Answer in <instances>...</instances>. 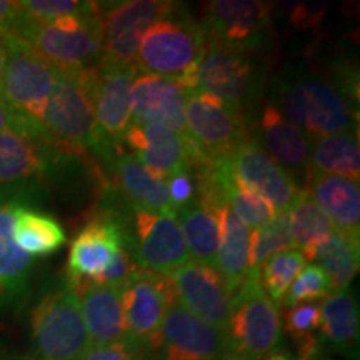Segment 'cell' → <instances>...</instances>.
Instances as JSON below:
<instances>
[{"mask_svg": "<svg viewBox=\"0 0 360 360\" xmlns=\"http://www.w3.org/2000/svg\"><path fill=\"white\" fill-rule=\"evenodd\" d=\"M274 105L312 139L355 132L359 124L354 75L285 70L274 87Z\"/></svg>", "mask_w": 360, "mask_h": 360, "instance_id": "1", "label": "cell"}, {"mask_svg": "<svg viewBox=\"0 0 360 360\" xmlns=\"http://www.w3.org/2000/svg\"><path fill=\"white\" fill-rule=\"evenodd\" d=\"M92 70L57 72L44 117V135L45 143L58 154H94L107 165L119 146L110 142L97 124L90 97Z\"/></svg>", "mask_w": 360, "mask_h": 360, "instance_id": "2", "label": "cell"}, {"mask_svg": "<svg viewBox=\"0 0 360 360\" xmlns=\"http://www.w3.org/2000/svg\"><path fill=\"white\" fill-rule=\"evenodd\" d=\"M205 45L200 22L188 17L186 8L177 4L172 12L150 25L139 44L134 64L142 74L175 79L191 94Z\"/></svg>", "mask_w": 360, "mask_h": 360, "instance_id": "3", "label": "cell"}, {"mask_svg": "<svg viewBox=\"0 0 360 360\" xmlns=\"http://www.w3.org/2000/svg\"><path fill=\"white\" fill-rule=\"evenodd\" d=\"M0 37L7 51L2 102L17 119L22 134L45 143L44 117L58 70L15 35Z\"/></svg>", "mask_w": 360, "mask_h": 360, "instance_id": "4", "label": "cell"}, {"mask_svg": "<svg viewBox=\"0 0 360 360\" xmlns=\"http://www.w3.org/2000/svg\"><path fill=\"white\" fill-rule=\"evenodd\" d=\"M12 35L24 40L58 72L96 69L102 60L98 6L92 13L64 17L53 22H35L25 13Z\"/></svg>", "mask_w": 360, "mask_h": 360, "instance_id": "5", "label": "cell"}, {"mask_svg": "<svg viewBox=\"0 0 360 360\" xmlns=\"http://www.w3.org/2000/svg\"><path fill=\"white\" fill-rule=\"evenodd\" d=\"M39 360H79L92 347L79 297L69 282L47 292L30 317Z\"/></svg>", "mask_w": 360, "mask_h": 360, "instance_id": "6", "label": "cell"}, {"mask_svg": "<svg viewBox=\"0 0 360 360\" xmlns=\"http://www.w3.org/2000/svg\"><path fill=\"white\" fill-rule=\"evenodd\" d=\"M281 335L282 322L277 305L260 285L259 270H250L232 297L227 327L229 355L237 360H264L276 352Z\"/></svg>", "mask_w": 360, "mask_h": 360, "instance_id": "7", "label": "cell"}, {"mask_svg": "<svg viewBox=\"0 0 360 360\" xmlns=\"http://www.w3.org/2000/svg\"><path fill=\"white\" fill-rule=\"evenodd\" d=\"M193 92L212 94L245 115L262 92V70L252 52L207 42L193 75Z\"/></svg>", "mask_w": 360, "mask_h": 360, "instance_id": "8", "label": "cell"}, {"mask_svg": "<svg viewBox=\"0 0 360 360\" xmlns=\"http://www.w3.org/2000/svg\"><path fill=\"white\" fill-rule=\"evenodd\" d=\"M247 117L205 92H191L186 102L187 137L207 160L229 159L249 137Z\"/></svg>", "mask_w": 360, "mask_h": 360, "instance_id": "9", "label": "cell"}, {"mask_svg": "<svg viewBox=\"0 0 360 360\" xmlns=\"http://www.w3.org/2000/svg\"><path fill=\"white\" fill-rule=\"evenodd\" d=\"M177 2L169 0H125L98 4L102 60L134 64L139 44L150 25L170 13Z\"/></svg>", "mask_w": 360, "mask_h": 360, "instance_id": "10", "label": "cell"}, {"mask_svg": "<svg viewBox=\"0 0 360 360\" xmlns=\"http://www.w3.org/2000/svg\"><path fill=\"white\" fill-rule=\"evenodd\" d=\"M175 292L170 277L139 270L120 287L125 328L130 340L148 350L159 349L160 328Z\"/></svg>", "mask_w": 360, "mask_h": 360, "instance_id": "11", "label": "cell"}, {"mask_svg": "<svg viewBox=\"0 0 360 360\" xmlns=\"http://www.w3.org/2000/svg\"><path fill=\"white\" fill-rule=\"evenodd\" d=\"M207 42H220L255 53L267 39L272 6L257 0H212L202 7Z\"/></svg>", "mask_w": 360, "mask_h": 360, "instance_id": "12", "label": "cell"}, {"mask_svg": "<svg viewBox=\"0 0 360 360\" xmlns=\"http://www.w3.org/2000/svg\"><path fill=\"white\" fill-rule=\"evenodd\" d=\"M130 250L142 270L170 277L191 262L186 240L174 214L134 212Z\"/></svg>", "mask_w": 360, "mask_h": 360, "instance_id": "13", "label": "cell"}, {"mask_svg": "<svg viewBox=\"0 0 360 360\" xmlns=\"http://www.w3.org/2000/svg\"><path fill=\"white\" fill-rule=\"evenodd\" d=\"M39 191H0V312L22 309L30 294L35 262L13 242L12 220L15 207L20 202H32Z\"/></svg>", "mask_w": 360, "mask_h": 360, "instance_id": "14", "label": "cell"}, {"mask_svg": "<svg viewBox=\"0 0 360 360\" xmlns=\"http://www.w3.org/2000/svg\"><path fill=\"white\" fill-rule=\"evenodd\" d=\"M175 299L192 315L227 335L232 292L215 267L188 262L170 276Z\"/></svg>", "mask_w": 360, "mask_h": 360, "instance_id": "15", "label": "cell"}, {"mask_svg": "<svg viewBox=\"0 0 360 360\" xmlns=\"http://www.w3.org/2000/svg\"><path fill=\"white\" fill-rule=\"evenodd\" d=\"M157 350H160V360H225L229 340L174 300L162 322Z\"/></svg>", "mask_w": 360, "mask_h": 360, "instance_id": "16", "label": "cell"}, {"mask_svg": "<svg viewBox=\"0 0 360 360\" xmlns=\"http://www.w3.org/2000/svg\"><path fill=\"white\" fill-rule=\"evenodd\" d=\"M137 74L135 64H112L101 60L90 75V97L97 124L102 134L117 146L124 141V135L132 122L130 90Z\"/></svg>", "mask_w": 360, "mask_h": 360, "instance_id": "17", "label": "cell"}, {"mask_svg": "<svg viewBox=\"0 0 360 360\" xmlns=\"http://www.w3.org/2000/svg\"><path fill=\"white\" fill-rule=\"evenodd\" d=\"M229 160L236 179L267 200L276 212H287L302 193L294 177L265 154L254 139L238 146Z\"/></svg>", "mask_w": 360, "mask_h": 360, "instance_id": "18", "label": "cell"}, {"mask_svg": "<svg viewBox=\"0 0 360 360\" xmlns=\"http://www.w3.org/2000/svg\"><path fill=\"white\" fill-rule=\"evenodd\" d=\"M187 90L175 79L139 72L130 90V101H132L130 124L160 125L180 135H187Z\"/></svg>", "mask_w": 360, "mask_h": 360, "instance_id": "19", "label": "cell"}, {"mask_svg": "<svg viewBox=\"0 0 360 360\" xmlns=\"http://www.w3.org/2000/svg\"><path fill=\"white\" fill-rule=\"evenodd\" d=\"M132 155L157 179L165 180L191 167L187 135L152 124H130L124 135Z\"/></svg>", "mask_w": 360, "mask_h": 360, "instance_id": "20", "label": "cell"}, {"mask_svg": "<svg viewBox=\"0 0 360 360\" xmlns=\"http://www.w3.org/2000/svg\"><path fill=\"white\" fill-rule=\"evenodd\" d=\"M60 155L15 130H0V191L39 188Z\"/></svg>", "mask_w": 360, "mask_h": 360, "instance_id": "21", "label": "cell"}, {"mask_svg": "<svg viewBox=\"0 0 360 360\" xmlns=\"http://www.w3.org/2000/svg\"><path fill=\"white\" fill-rule=\"evenodd\" d=\"M105 167L110 169L112 184L117 195L127 204L134 212L174 214L170 202L167 182L157 179L129 152H117Z\"/></svg>", "mask_w": 360, "mask_h": 360, "instance_id": "22", "label": "cell"}, {"mask_svg": "<svg viewBox=\"0 0 360 360\" xmlns=\"http://www.w3.org/2000/svg\"><path fill=\"white\" fill-rule=\"evenodd\" d=\"M255 143L282 167L294 174H310V154L314 139L281 114L274 103H267L257 122Z\"/></svg>", "mask_w": 360, "mask_h": 360, "instance_id": "23", "label": "cell"}, {"mask_svg": "<svg viewBox=\"0 0 360 360\" xmlns=\"http://www.w3.org/2000/svg\"><path fill=\"white\" fill-rule=\"evenodd\" d=\"M72 289L79 297L90 344L107 345L129 339L120 304V289L89 282L75 283Z\"/></svg>", "mask_w": 360, "mask_h": 360, "instance_id": "24", "label": "cell"}, {"mask_svg": "<svg viewBox=\"0 0 360 360\" xmlns=\"http://www.w3.org/2000/svg\"><path fill=\"white\" fill-rule=\"evenodd\" d=\"M326 214L335 231L360 238V188L359 182L334 177V175L310 174L304 191Z\"/></svg>", "mask_w": 360, "mask_h": 360, "instance_id": "25", "label": "cell"}, {"mask_svg": "<svg viewBox=\"0 0 360 360\" xmlns=\"http://www.w3.org/2000/svg\"><path fill=\"white\" fill-rule=\"evenodd\" d=\"M217 212L220 225V242L215 265L217 272L224 277L232 295L240 289L249 276V250L250 231L242 224V220L232 212V209L224 200L210 204Z\"/></svg>", "mask_w": 360, "mask_h": 360, "instance_id": "26", "label": "cell"}, {"mask_svg": "<svg viewBox=\"0 0 360 360\" xmlns=\"http://www.w3.org/2000/svg\"><path fill=\"white\" fill-rule=\"evenodd\" d=\"M12 237L15 245L34 259L53 254L67 242L64 227L29 200L20 202L13 210Z\"/></svg>", "mask_w": 360, "mask_h": 360, "instance_id": "27", "label": "cell"}, {"mask_svg": "<svg viewBox=\"0 0 360 360\" xmlns=\"http://www.w3.org/2000/svg\"><path fill=\"white\" fill-rule=\"evenodd\" d=\"M180 231L193 262L214 267L220 242V225L212 205L193 200L175 212Z\"/></svg>", "mask_w": 360, "mask_h": 360, "instance_id": "28", "label": "cell"}, {"mask_svg": "<svg viewBox=\"0 0 360 360\" xmlns=\"http://www.w3.org/2000/svg\"><path fill=\"white\" fill-rule=\"evenodd\" d=\"M310 174L334 175L359 182L360 148L357 130L314 139Z\"/></svg>", "mask_w": 360, "mask_h": 360, "instance_id": "29", "label": "cell"}, {"mask_svg": "<svg viewBox=\"0 0 360 360\" xmlns=\"http://www.w3.org/2000/svg\"><path fill=\"white\" fill-rule=\"evenodd\" d=\"M359 305L349 289L330 292L321 304V330L339 350H354L359 342Z\"/></svg>", "mask_w": 360, "mask_h": 360, "instance_id": "30", "label": "cell"}, {"mask_svg": "<svg viewBox=\"0 0 360 360\" xmlns=\"http://www.w3.org/2000/svg\"><path fill=\"white\" fill-rule=\"evenodd\" d=\"M359 240L360 238L334 229L315 250L314 260L327 274L332 292L349 289L352 278L357 276L360 265Z\"/></svg>", "mask_w": 360, "mask_h": 360, "instance_id": "31", "label": "cell"}, {"mask_svg": "<svg viewBox=\"0 0 360 360\" xmlns=\"http://www.w3.org/2000/svg\"><path fill=\"white\" fill-rule=\"evenodd\" d=\"M287 215H289L292 244L299 249L305 260H314L315 250L328 237V233L334 231V227L304 191L287 210Z\"/></svg>", "mask_w": 360, "mask_h": 360, "instance_id": "32", "label": "cell"}, {"mask_svg": "<svg viewBox=\"0 0 360 360\" xmlns=\"http://www.w3.org/2000/svg\"><path fill=\"white\" fill-rule=\"evenodd\" d=\"M305 257L299 250H285L272 255L259 267L260 285L274 305H282L290 283L305 267Z\"/></svg>", "mask_w": 360, "mask_h": 360, "instance_id": "33", "label": "cell"}, {"mask_svg": "<svg viewBox=\"0 0 360 360\" xmlns=\"http://www.w3.org/2000/svg\"><path fill=\"white\" fill-rule=\"evenodd\" d=\"M292 249L294 244L290 237L289 215L287 212H276L267 224L250 233L249 269L259 270L260 265L272 255Z\"/></svg>", "mask_w": 360, "mask_h": 360, "instance_id": "34", "label": "cell"}, {"mask_svg": "<svg viewBox=\"0 0 360 360\" xmlns=\"http://www.w3.org/2000/svg\"><path fill=\"white\" fill-rule=\"evenodd\" d=\"M330 292V281H328L323 269L317 264H310L305 265L299 272V276L294 278V282L290 283L289 290L282 300V305L290 309L299 304L317 302V300L326 299Z\"/></svg>", "mask_w": 360, "mask_h": 360, "instance_id": "35", "label": "cell"}, {"mask_svg": "<svg viewBox=\"0 0 360 360\" xmlns=\"http://www.w3.org/2000/svg\"><path fill=\"white\" fill-rule=\"evenodd\" d=\"M20 7L35 22H53L64 17L84 15L97 11L98 2L79 0H22Z\"/></svg>", "mask_w": 360, "mask_h": 360, "instance_id": "36", "label": "cell"}, {"mask_svg": "<svg viewBox=\"0 0 360 360\" xmlns=\"http://www.w3.org/2000/svg\"><path fill=\"white\" fill-rule=\"evenodd\" d=\"M321 327V305L305 302L294 305L285 314V328L295 342L312 335L310 332Z\"/></svg>", "mask_w": 360, "mask_h": 360, "instance_id": "37", "label": "cell"}, {"mask_svg": "<svg viewBox=\"0 0 360 360\" xmlns=\"http://www.w3.org/2000/svg\"><path fill=\"white\" fill-rule=\"evenodd\" d=\"M150 350L134 340L117 342L107 345H92L79 360H147Z\"/></svg>", "mask_w": 360, "mask_h": 360, "instance_id": "38", "label": "cell"}, {"mask_svg": "<svg viewBox=\"0 0 360 360\" xmlns=\"http://www.w3.org/2000/svg\"><path fill=\"white\" fill-rule=\"evenodd\" d=\"M167 191L175 212H177L180 207L188 205L197 199V186L193 182L192 174L187 172V170L167 179Z\"/></svg>", "mask_w": 360, "mask_h": 360, "instance_id": "39", "label": "cell"}, {"mask_svg": "<svg viewBox=\"0 0 360 360\" xmlns=\"http://www.w3.org/2000/svg\"><path fill=\"white\" fill-rule=\"evenodd\" d=\"M327 12L326 2H315V4H300L294 8L290 15V22L295 24L299 29L305 27H312L322 20L323 13Z\"/></svg>", "mask_w": 360, "mask_h": 360, "instance_id": "40", "label": "cell"}, {"mask_svg": "<svg viewBox=\"0 0 360 360\" xmlns=\"http://www.w3.org/2000/svg\"><path fill=\"white\" fill-rule=\"evenodd\" d=\"M24 17L25 12L19 2L0 0V35H12Z\"/></svg>", "mask_w": 360, "mask_h": 360, "instance_id": "41", "label": "cell"}, {"mask_svg": "<svg viewBox=\"0 0 360 360\" xmlns=\"http://www.w3.org/2000/svg\"><path fill=\"white\" fill-rule=\"evenodd\" d=\"M0 130H15V132L22 134L19 122H17L15 117H13L12 112L8 110V107L2 101H0Z\"/></svg>", "mask_w": 360, "mask_h": 360, "instance_id": "42", "label": "cell"}, {"mask_svg": "<svg viewBox=\"0 0 360 360\" xmlns=\"http://www.w3.org/2000/svg\"><path fill=\"white\" fill-rule=\"evenodd\" d=\"M6 58H7L6 44H4V39L0 37V101H2V79H4V69H6Z\"/></svg>", "mask_w": 360, "mask_h": 360, "instance_id": "43", "label": "cell"}, {"mask_svg": "<svg viewBox=\"0 0 360 360\" xmlns=\"http://www.w3.org/2000/svg\"><path fill=\"white\" fill-rule=\"evenodd\" d=\"M264 360H295V359H292L290 355L282 354V352H272L270 355H267Z\"/></svg>", "mask_w": 360, "mask_h": 360, "instance_id": "44", "label": "cell"}, {"mask_svg": "<svg viewBox=\"0 0 360 360\" xmlns=\"http://www.w3.org/2000/svg\"><path fill=\"white\" fill-rule=\"evenodd\" d=\"M0 360H32L29 357H24V355H15V354H4L0 355Z\"/></svg>", "mask_w": 360, "mask_h": 360, "instance_id": "45", "label": "cell"}, {"mask_svg": "<svg viewBox=\"0 0 360 360\" xmlns=\"http://www.w3.org/2000/svg\"><path fill=\"white\" fill-rule=\"evenodd\" d=\"M312 359H314V355H302L299 360H312Z\"/></svg>", "mask_w": 360, "mask_h": 360, "instance_id": "46", "label": "cell"}]
</instances>
